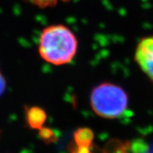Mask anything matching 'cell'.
Returning a JSON list of instances; mask_svg holds the SVG:
<instances>
[{"mask_svg": "<svg viewBox=\"0 0 153 153\" xmlns=\"http://www.w3.org/2000/svg\"><path fill=\"white\" fill-rule=\"evenodd\" d=\"M41 9H46L54 7L60 2H68L71 0H24Z\"/></svg>", "mask_w": 153, "mask_h": 153, "instance_id": "obj_5", "label": "cell"}, {"mask_svg": "<svg viewBox=\"0 0 153 153\" xmlns=\"http://www.w3.org/2000/svg\"><path fill=\"white\" fill-rule=\"evenodd\" d=\"M77 39L65 25L55 24L42 31L38 42V53L45 62L55 65L67 64L77 52Z\"/></svg>", "mask_w": 153, "mask_h": 153, "instance_id": "obj_1", "label": "cell"}, {"mask_svg": "<svg viewBox=\"0 0 153 153\" xmlns=\"http://www.w3.org/2000/svg\"><path fill=\"white\" fill-rule=\"evenodd\" d=\"M91 109L104 119L119 118L128 107V96L121 87L112 83H102L93 88L90 95Z\"/></svg>", "mask_w": 153, "mask_h": 153, "instance_id": "obj_2", "label": "cell"}, {"mask_svg": "<svg viewBox=\"0 0 153 153\" xmlns=\"http://www.w3.org/2000/svg\"><path fill=\"white\" fill-rule=\"evenodd\" d=\"M92 133L87 129H81L75 134V141L78 146L89 147L92 141Z\"/></svg>", "mask_w": 153, "mask_h": 153, "instance_id": "obj_4", "label": "cell"}, {"mask_svg": "<svg viewBox=\"0 0 153 153\" xmlns=\"http://www.w3.org/2000/svg\"><path fill=\"white\" fill-rule=\"evenodd\" d=\"M134 58L141 71L153 81V36L142 38L139 42Z\"/></svg>", "mask_w": 153, "mask_h": 153, "instance_id": "obj_3", "label": "cell"}, {"mask_svg": "<svg viewBox=\"0 0 153 153\" xmlns=\"http://www.w3.org/2000/svg\"><path fill=\"white\" fill-rule=\"evenodd\" d=\"M4 88V81L2 80V76L0 75V93L2 92V89Z\"/></svg>", "mask_w": 153, "mask_h": 153, "instance_id": "obj_6", "label": "cell"}]
</instances>
